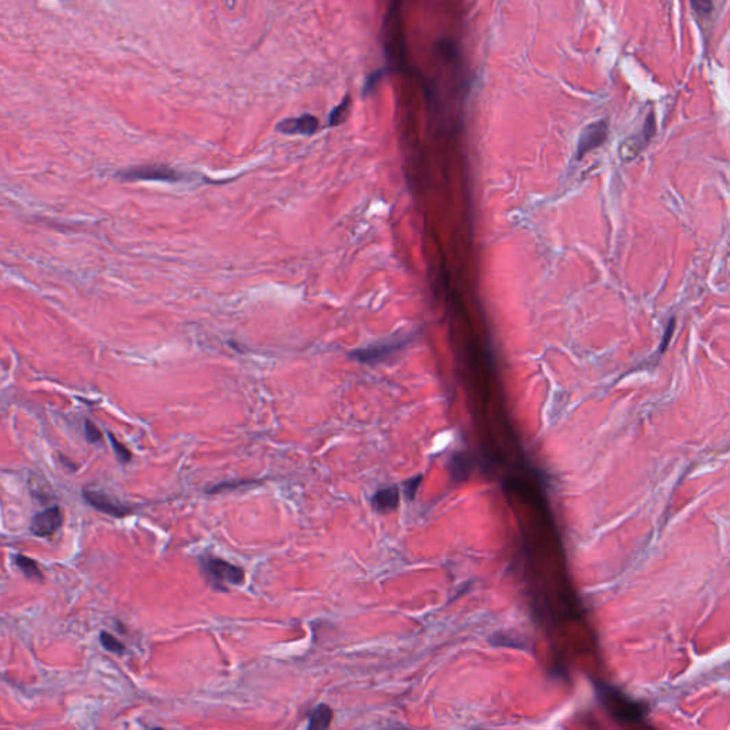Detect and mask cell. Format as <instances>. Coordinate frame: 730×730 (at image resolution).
I'll list each match as a JSON object with an SVG mask.
<instances>
[{
	"mask_svg": "<svg viewBox=\"0 0 730 730\" xmlns=\"http://www.w3.org/2000/svg\"><path fill=\"white\" fill-rule=\"evenodd\" d=\"M387 43H386V50L387 53L390 56L391 60H397L401 63L403 62V50H404V46H403V40H398L397 42V38H401V27H399L398 22L395 21V16H394V21L392 22H388L387 23Z\"/></svg>",
	"mask_w": 730,
	"mask_h": 730,
	"instance_id": "obj_12",
	"label": "cell"
},
{
	"mask_svg": "<svg viewBox=\"0 0 730 730\" xmlns=\"http://www.w3.org/2000/svg\"><path fill=\"white\" fill-rule=\"evenodd\" d=\"M440 50H441L442 56H445L446 59H454L457 56V47L453 45V42H451V40L442 42L441 46H440Z\"/></svg>",
	"mask_w": 730,
	"mask_h": 730,
	"instance_id": "obj_23",
	"label": "cell"
},
{
	"mask_svg": "<svg viewBox=\"0 0 730 730\" xmlns=\"http://www.w3.org/2000/svg\"><path fill=\"white\" fill-rule=\"evenodd\" d=\"M100 643L104 649L113 653H123L126 651V646L123 645V643H121L118 639H116L113 635H110L109 632L100 633Z\"/></svg>",
	"mask_w": 730,
	"mask_h": 730,
	"instance_id": "obj_17",
	"label": "cell"
},
{
	"mask_svg": "<svg viewBox=\"0 0 730 730\" xmlns=\"http://www.w3.org/2000/svg\"><path fill=\"white\" fill-rule=\"evenodd\" d=\"M318 129V118L312 114H303L300 117L286 118L277 125V130L284 134H304L311 136Z\"/></svg>",
	"mask_w": 730,
	"mask_h": 730,
	"instance_id": "obj_8",
	"label": "cell"
},
{
	"mask_svg": "<svg viewBox=\"0 0 730 730\" xmlns=\"http://www.w3.org/2000/svg\"><path fill=\"white\" fill-rule=\"evenodd\" d=\"M488 642L491 643V645L501 646V648H512L518 651L529 649L528 638L516 632H495L494 635L490 636Z\"/></svg>",
	"mask_w": 730,
	"mask_h": 730,
	"instance_id": "obj_11",
	"label": "cell"
},
{
	"mask_svg": "<svg viewBox=\"0 0 730 730\" xmlns=\"http://www.w3.org/2000/svg\"><path fill=\"white\" fill-rule=\"evenodd\" d=\"M350 108H351V99L350 96H345L344 100L338 104V106L329 113V118H328V125L329 126H340L342 121H345V118L349 117V113H350Z\"/></svg>",
	"mask_w": 730,
	"mask_h": 730,
	"instance_id": "obj_16",
	"label": "cell"
},
{
	"mask_svg": "<svg viewBox=\"0 0 730 730\" xmlns=\"http://www.w3.org/2000/svg\"><path fill=\"white\" fill-rule=\"evenodd\" d=\"M399 490L398 486H387L377 491L371 498V505L377 512H390L398 507Z\"/></svg>",
	"mask_w": 730,
	"mask_h": 730,
	"instance_id": "obj_10",
	"label": "cell"
},
{
	"mask_svg": "<svg viewBox=\"0 0 730 730\" xmlns=\"http://www.w3.org/2000/svg\"><path fill=\"white\" fill-rule=\"evenodd\" d=\"M421 479H423V477L418 475V477H414V478H411V479L404 482V492H405V496L410 501L414 499V496L416 494V490H418V486L421 483Z\"/></svg>",
	"mask_w": 730,
	"mask_h": 730,
	"instance_id": "obj_22",
	"label": "cell"
},
{
	"mask_svg": "<svg viewBox=\"0 0 730 730\" xmlns=\"http://www.w3.org/2000/svg\"><path fill=\"white\" fill-rule=\"evenodd\" d=\"M108 437H109V440H110V444H112V446H113V449H114V454H116V457L118 458V461L125 462V464L129 462V461L131 460V453H130V451H129L123 444H120V442L113 437V433L109 432V433H108Z\"/></svg>",
	"mask_w": 730,
	"mask_h": 730,
	"instance_id": "obj_18",
	"label": "cell"
},
{
	"mask_svg": "<svg viewBox=\"0 0 730 730\" xmlns=\"http://www.w3.org/2000/svg\"><path fill=\"white\" fill-rule=\"evenodd\" d=\"M384 75H386V71H375V72H373V73L368 76L367 81H365V86H364V95H370V93H373V92L375 90L377 86L379 84V81L382 80V77H384Z\"/></svg>",
	"mask_w": 730,
	"mask_h": 730,
	"instance_id": "obj_19",
	"label": "cell"
},
{
	"mask_svg": "<svg viewBox=\"0 0 730 730\" xmlns=\"http://www.w3.org/2000/svg\"><path fill=\"white\" fill-rule=\"evenodd\" d=\"M14 564L19 566V569L25 573V575L29 579H39V581L43 579V575H42V570H40L39 565L34 562L33 559L27 558V556L16 555L14 556Z\"/></svg>",
	"mask_w": 730,
	"mask_h": 730,
	"instance_id": "obj_15",
	"label": "cell"
},
{
	"mask_svg": "<svg viewBox=\"0 0 730 730\" xmlns=\"http://www.w3.org/2000/svg\"><path fill=\"white\" fill-rule=\"evenodd\" d=\"M474 466H475V458L473 454L457 453L451 457V461H449L451 477H453V479L457 482L466 481L469 477H471Z\"/></svg>",
	"mask_w": 730,
	"mask_h": 730,
	"instance_id": "obj_9",
	"label": "cell"
},
{
	"mask_svg": "<svg viewBox=\"0 0 730 730\" xmlns=\"http://www.w3.org/2000/svg\"><path fill=\"white\" fill-rule=\"evenodd\" d=\"M333 720V710L328 705H318L310 716L308 729H327Z\"/></svg>",
	"mask_w": 730,
	"mask_h": 730,
	"instance_id": "obj_14",
	"label": "cell"
},
{
	"mask_svg": "<svg viewBox=\"0 0 730 730\" xmlns=\"http://www.w3.org/2000/svg\"><path fill=\"white\" fill-rule=\"evenodd\" d=\"M62 523H63L62 509L58 505H53L32 518L30 529L36 536L45 538V536L53 535L60 528Z\"/></svg>",
	"mask_w": 730,
	"mask_h": 730,
	"instance_id": "obj_4",
	"label": "cell"
},
{
	"mask_svg": "<svg viewBox=\"0 0 730 730\" xmlns=\"http://www.w3.org/2000/svg\"><path fill=\"white\" fill-rule=\"evenodd\" d=\"M596 694L611 716L620 722H640L646 715V707L629 699L616 688L607 683H596Z\"/></svg>",
	"mask_w": 730,
	"mask_h": 730,
	"instance_id": "obj_1",
	"label": "cell"
},
{
	"mask_svg": "<svg viewBox=\"0 0 730 730\" xmlns=\"http://www.w3.org/2000/svg\"><path fill=\"white\" fill-rule=\"evenodd\" d=\"M655 130H656L655 116H653V113H651V114L648 116V120H646L645 126H643L642 133L638 134V136H633V138H631L629 142L627 140V144H625V146L628 147V149H627V150H628V154L636 155L643 147H645V146L651 142L652 136L655 134Z\"/></svg>",
	"mask_w": 730,
	"mask_h": 730,
	"instance_id": "obj_13",
	"label": "cell"
},
{
	"mask_svg": "<svg viewBox=\"0 0 730 730\" xmlns=\"http://www.w3.org/2000/svg\"><path fill=\"white\" fill-rule=\"evenodd\" d=\"M200 564L207 579L212 581L218 589H225L223 583L240 585L244 581V570H242V568L233 565L227 561L207 556V558L200 559Z\"/></svg>",
	"mask_w": 730,
	"mask_h": 730,
	"instance_id": "obj_2",
	"label": "cell"
},
{
	"mask_svg": "<svg viewBox=\"0 0 730 730\" xmlns=\"http://www.w3.org/2000/svg\"><path fill=\"white\" fill-rule=\"evenodd\" d=\"M405 341H391V342H379L377 345H371L368 347V349H362V350H357V351H353L350 355L353 358H355L357 361L360 362H378V361H382L384 358L390 357L391 354H394L395 351L401 350L404 347Z\"/></svg>",
	"mask_w": 730,
	"mask_h": 730,
	"instance_id": "obj_7",
	"label": "cell"
},
{
	"mask_svg": "<svg viewBox=\"0 0 730 730\" xmlns=\"http://www.w3.org/2000/svg\"><path fill=\"white\" fill-rule=\"evenodd\" d=\"M118 176L125 180H144V181H179L181 176L176 170L166 166H140L133 167L126 171L118 173Z\"/></svg>",
	"mask_w": 730,
	"mask_h": 730,
	"instance_id": "obj_3",
	"label": "cell"
},
{
	"mask_svg": "<svg viewBox=\"0 0 730 730\" xmlns=\"http://www.w3.org/2000/svg\"><path fill=\"white\" fill-rule=\"evenodd\" d=\"M84 436H86V440H88L89 442H92V444L99 442L101 440V432L99 431V428L92 421H86L84 423Z\"/></svg>",
	"mask_w": 730,
	"mask_h": 730,
	"instance_id": "obj_21",
	"label": "cell"
},
{
	"mask_svg": "<svg viewBox=\"0 0 730 730\" xmlns=\"http://www.w3.org/2000/svg\"><path fill=\"white\" fill-rule=\"evenodd\" d=\"M690 3L699 16H707L714 10V0H690Z\"/></svg>",
	"mask_w": 730,
	"mask_h": 730,
	"instance_id": "obj_20",
	"label": "cell"
},
{
	"mask_svg": "<svg viewBox=\"0 0 730 730\" xmlns=\"http://www.w3.org/2000/svg\"><path fill=\"white\" fill-rule=\"evenodd\" d=\"M607 137V123L605 120L595 121L589 125L581 133L578 142V158H583L586 153L599 147Z\"/></svg>",
	"mask_w": 730,
	"mask_h": 730,
	"instance_id": "obj_5",
	"label": "cell"
},
{
	"mask_svg": "<svg viewBox=\"0 0 730 730\" xmlns=\"http://www.w3.org/2000/svg\"><path fill=\"white\" fill-rule=\"evenodd\" d=\"M83 496H84L86 501H88L89 505H92L95 509H97V511H100L103 514L116 516V518L126 516L131 511L130 508H127L125 505H120L118 502L113 501L112 498H109L104 492H100V491H96V490H86L83 492Z\"/></svg>",
	"mask_w": 730,
	"mask_h": 730,
	"instance_id": "obj_6",
	"label": "cell"
}]
</instances>
